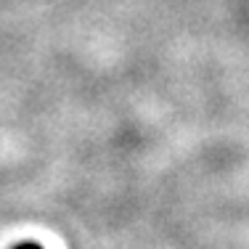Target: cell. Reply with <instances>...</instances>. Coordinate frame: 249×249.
I'll list each match as a JSON object with an SVG mask.
<instances>
[{
    "mask_svg": "<svg viewBox=\"0 0 249 249\" xmlns=\"http://www.w3.org/2000/svg\"><path fill=\"white\" fill-rule=\"evenodd\" d=\"M14 249H43V247L35 244V241H21V244H16Z\"/></svg>",
    "mask_w": 249,
    "mask_h": 249,
    "instance_id": "1",
    "label": "cell"
}]
</instances>
